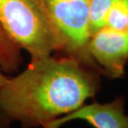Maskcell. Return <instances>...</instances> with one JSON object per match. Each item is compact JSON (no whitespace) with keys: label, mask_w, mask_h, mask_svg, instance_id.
Returning <instances> with one entry per match:
<instances>
[{"label":"cell","mask_w":128,"mask_h":128,"mask_svg":"<svg viewBox=\"0 0 128 128\" xmlns=\"http://www.w3.org/2000/svg\"><path fill=\"white\" fill-rule=\"evenodd\" d=\"M8 78V76L5 75L4 73L0 70V88L5 84V82L7 81Z\"/></svg>","instance_id":"9"},{"label":"cell","mask_w":128,"mask_h":128,"mask_svg":"<svg viewBox=\"0 0 128 128\" xmlns=\"http://www.w3.org/2000/svg\"><path fill=\"white\" fill-rule=\"evenodd\" d=\"M74 120L88 122L94 128H128V114L125 112V98L118 96L112 102L99 103L94 101L54 120L43 128H60Z\"/></svg>","instance_id":"5"},{"label":"cell","mask_w":128,"mask_h":128,"mask_svg":"<svg viewBox=\"0 0 128 128\" xmlns=\"http://www.w3.org/2000/svg\"><path fill=\"white\" fill-rule=\"evenodd\" d=\"M12 122L4 115L0 109V128H12Z\"/></svg>","instance_id":"8"},{"label":"cell","mask_w":128,"mask_h":128,"mask_svg":"<svg viewBox=\"0 0 128 128\" xmlns=\"http://www.w3.org/2000/svg\"><path fill=\"white\" fill-rule=\"evenodd\" d=\"M0 25L31 60L61 52L60 36L44 0H0Z\"/></svg>","instance_id":"2"},{"label":"cell","mask_w":128,"mask_h":128,"mask_svg":"<svg viewBox=\"0 0 128 128\" xmlns=\"http://www.w3.org/2000/svg\"><path fill=\"white\" fill-rule=\"evenodd\" d=\"M62 42L61 56L75 59L103 75L89 52L88 0H44Z\"/></svg>","instance_id":"3"},{"label":"cell","mask_w":128,"mask_h":128,"mask_svg":"<svg viewBox=\"0 0 128 128\" xmlns=\"http://www.w3.org/2000/svg\"><path fill=\"white\" fill-rule=\"evenodd\" d=\"M89 52L103 76L122 78L128 62V30L115 31L103 26L91 36Z\"/></svg>","instance_id":"4"},{"label":"cell","mask_w":128,"mask_h":128,"mask_svg":"<svg viewBox=\"0 0 128 128\" xmlns=\"http://www.w3.org/2000/svg\"><path fill=\"white\" fill-rule=\"evenodd\" d=\"M23 59L22 49L0 25V70L6 74L18 72Z\"/></svg>","instance_id":"6"},{"label":"cell","mask_w":128,"mask_h":128,"mask_svg":"<svg viewBox=\"0 0 128 128\" xmlns=\"http://www.w3.org/2000/svg\"><path fill=\"white\" fill-rule=\"evenodd\" d=\"M101 76L69 56L32 60L0 88V109L22 128H43L94 98Z\"/></svg>","instance_id":"1"},{"label":"cell","mask_w":128,"mask_h":128,"mask_svg":"<svg viewBox=\"0 0 128 128\" xmlns=\"http://www.w3.org/2000/svg\"><path fill=\"white\" fill-rule=\"evenodd\" d=\"M115 1L116 0H88L91 36L105 26L108 12Z\"/></svg>","instance_id":"7"}]
</instances>
